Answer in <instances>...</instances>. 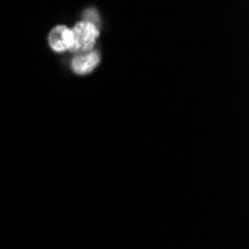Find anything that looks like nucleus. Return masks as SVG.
<instances>
[{
  "instance_id": "obj_1",
  "label": "nucleus",
  "mask_w": 249,
  "mask_h": 249,
  "mask_svg": "<svg viewBox=\"0 0 249 249\" xmlns=\"http://www.w3.org/2000/svg\"><path fill=\"white\" fill-rule=\"evenodd\" d=\"M75 37V50L73 53L85 54L93 51L96 40L99 39V27L89 24L87 21H79L72 29Z\"/></svg>"
},
{
  "instance_id": "obj_3",
  "label": "nucleus",
  "mask_w": 249,
  "mask_h": 249,
  "mask_svg": "<svg viewBox=\"0 0 249 249\" xmlns=\"http://www.w3.org/2000/svg\"><path fill=\"white\" fill-rule=\"evenodd\" d=\"M100 63V54L97 51H89L85 54H78L72 60V69L78 75H85L93 72Z\"/></svg>"
},
{
  "instance_id": "obj_2",
  "label": "nucleus",
  "mask_w": 249,
  "mask_h": 249,
  "mask_svg": "<svg viewBox=\"0 0 249 249\" xmlns=\"http://www.w3.org/2000/svg\"><path fill=\"white\" fill-rule=\"evenodd\" d=\"M50 47L55 53H66L75 50V37L72 33V29L67 26H57L51 30L48 36Z\"/></svg>"
},
{
  "instance_id": "obj_4",
  "label": "nucleus",
  "mask_w": 249,
  "mask_h": 249,
  "mask_svg": "<svg viewBox=\"0 0 249 249\" xmlns=\"http://www.w3.org/2000/svg\"><path fill=\"white\" fill-rule=\"evenodd\" d=\"M84 21H87V22H89V24H93V26L97 27V24H99V12L96 9L85 11L84 12Z\"/></svg>"
}]
</instances>
